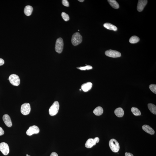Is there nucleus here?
Segmentation results:
<instances>
[{"instance_id":"nucleus-1","label":"nucleus","mask_w":156,"mask_h":156,"mask_svg":"<svg viewBox=\"0 0 156 156\" xmlns=\"http://www.w3.org/2000/svg\"><path fill=\"white\" fill-rule=\"evenodd\" d=\"M109 146L111 149L114 152H117L120 149L119 142L115 139H112L110 140Z\"/></svg>"},{"instance_id":"nucleus-2","label":"nucleus","mask_w":156,"mask_h":156,"mask_svg":"<svg viewBox=\"0 0 156 156\" xmlns=\"http://www.w3.org/2000/svg\"><path fill=\"white\" fill-rule=\"evenodd\" d=\"M82 40V36L79 33L77 32L73 34L72 37V41L73 45L77 46L81 43Z\"/></svg>"},{"instance_id":"nucleus-3","label":"nucleus","mask_w":156,"mask_h":156,"mask_svg":"<svg viewBox=\"0 0 156 156\" xmlns=\"http://www.w3.org/2000/svg\"><path fill=\"white\" fill-rule=\"evenodd\" d=\"M59 105L58 102L55 101L50 107L49 109V113L50 115L54 116L57 115L58 112Z\"/></svg>"},{"instance_id":"nucleus-4","label":"nucleus","mask_w":156,"mask_h":156,"mask_svg":"<svg viewBox=\"0 0 156 156\" xmlns=\"http://www.w3.org/2000/svg\"><path fill=\"white\" fill-rule=\"evenodd\" d=\"M64 46L63 40L62 38H59L57 39L56 41L55 49L56 51L59 54L62 52Z\"/></svg>"},{"instance_id":"nucleus-5","label":"nucleus","mask_w":156,"mask_h":156,"mask_svg":"<svg viewBox=\"0 0 156 156\" xmlns=\"http://www.w3.org/2000/svg\"><path fill=\"white\" fill-rule=\"evenodd\" d=\"M9 78L10 82L13 85L18 86L20 84V78L17 75L15 74H11L9 76Z\"/></svg>"},{"instance_id":"nucleus-6","label":"nucleus","mask_w":156,"mask_h":156,"mask_svg":"<svg viewBox=\"0 0 156 156\" xmlns=\"http://www.w3.org/2000/svg\"><path fill=\"white\" fill-rule=\"evenodd\" d=\"M99 138L98 137H96L94 139H88L85 143V147L88 148H91L95 145L96 143L99 142Z\"/></svg>"},{"instance_id":"nucleus-7","label":"nucleus","mask_w":156,"mask_h":156,"mask_svg":"<svg viewBox=\"0 0 156 156\" xmlns=\"http://www.w3.org/2000/svg\"><path fill=\"white\" fill-rule=\"evenodd\" d=\"M31 111L30 104L28 103H25L23 104L21 106V112L23 115H26L30 113Z\"/></svg>"},{"instance_id":"nucleus-8","label":"nucleus","mask_w":156,"mask_h":156,"mask_svg":"<svg viewBox=\"0 0 156 156\" xmlns=\"http://www.w3.org/2000/svg\"><path fill=\"white\" fill-rule=\"evenodd\" d=\"M105 54L108 57L114 58L120 57L121 56L120 52L112 49H109L106 51Z\"/></svg>"},{"instance_id":"nucleus-9","label":"nucleus","mask_w":156,"mask_h":156,"mask_svg":"<svg viewBox=\"0 0 156 156\" xmlns=\"http://www.w3.org/2000/svg\"><path fill=\"white\" fill-rule=\"evenodd\" d=\"M0 151L3 155H7L9 152V149L8 144L5 142L0 143Z\"/></svg>"},{"instance_id":"nucleus-10","label":"nucleus","mask_w":156,"mask_h":156,"mask_svg":"<svg viewBox=\"0 0 156 156\" xmlns=\"http://www.w3.org/2000/svg\"><path fill=\"white\" fill-rule=\"evenodd\" d=\"M39 129L37 126H31L27 131L26 133L28 136H31L34 134H37L39 132Z\"/></svg>"},{"instance_id":"nucleus-11","label":"nucleus","mask_w":156,"mask_h":156,"mask_svg":"<svg viewBox=\"0 0 156 156\" xmlns=\"http://www.w3.org/2000/svg\"><path fill=\"white\" fill-rule=\"evenodd\" d=\"M147 3V0H139L138 1L137 10L138 11L141 12L143 10L144 7Z\"/></svg>"},{"instance_id":"nucleus-12","label":"nucleus","mask_w":156,"mask_h":156,"mask_svg":"<svg viewBox=\"0 0 156 156\" xmlns=\"http://www.w3.org/2000/svg\"><path fill=\"white\" fill-rule=\"evenodd\" d=\"M3 120L7 126L10 127L12 126V123L10 117L8 115L5 114L4 115L3 117Z\"/></svg>"},{"instance_id":"nucleus-13","label":"nucleus","mask_w":156,"mask_h":156,"mask_svg":"<svg viewBox=\"0 0 156 156\" xmlns=\"http://www.w3.org/2000/svg\"><path fill=\"white\" fill-rule=\"evenodd\" d=\"M142 130L146 132L151 135H153L155 133V131L151 127L148 125H144L142 127Z\"/></svg>"},{"instance_id":"nucleus-14","label":"nucleus","mask_w":156,"mask_h":156,"mask_svg":"<svg viewBox=\"0 0 156 156\" xmlns=\"http://www.w3.org/2000/svg\"><path fill=\"white\" fill-rule=\"evenodd\" d=\"M92 84L91 82H88L82 84L81 89L84 92H86L91 89Z\"/></svg>"},{"instance_id":"nucleus-15","label":"nucleus","mask_w":156,"mask_h":156,"mask_svg":"<svg viewBox=\"0 0 156 156\" xmlns=\"http://www.w3.org/2000/svg\"><path fill=\"white\" fill-rule=\"evenodd\" d=\"M114 113L116 115L119 117H122L124 115V110L121 108H119L116 109Z\"/></svg>"},{"instance_id":"nucleus-16","label":"nucleus","mask_w":156,"mask_h":156,"mask_svg":"<svg viewBox=\"0 0 156 156\" xmlns=\"http://www.w3.org/2000/svg\"><path fill=\"white\" fill-rule=\"evenodd\" d=\"M33 8L30 6H27L24 9V13L27 16L31 15L33 11Z\"/></svg>"},{"instance_id":"nucleus-17","label":"nucleus","mask_w":156,"mask_h":156,"mask_svg":"<svg viewBox=\"0 0 156 156\" xmlns=\"http://www.w3.org/2000/svg\"><path fill=\"white\" fill-rule=\"evenodd\" d=\"M105 28L110 30H112L115 31L117 30V28L116 26L109 23H106L103 25Z\"/></svg>"},{"instance_id":"nucleus-18","label":"nucleus","mask_w":156,"mask_h":156,"mask_svg":"<svg viewBox=\"0 0 156 156\" xmlns=\"http://www.w3.org/2000/svg\"><path fill=\"white\" fill-rule=\"evenodd\" d=\"M103 111L102 108L100 107H98L94 110L93 113L96 116H100L102 114Z\"/></svg>"},{"instance_id":"nucleus-19","label":"nucleus","mask_w":156,"mask_h":156,"mask_svg":"<svg viewBox=\"0 0 156 156\" xmlns=\"http://www.w3.org/2000/svg\"><path fill=\"white\" fill-rule=\"evenodd\" d=\"M108 2L112 7L115 9H118L119 7V4L115 0H108Z\"/></svg>"},{"instance_id":"nucleus-20","label":"nucleus","mask_w":156,"mask_h":156,"mask_svg":"<svg viewBox=\"0 0 156 156\" xmlns=\"http://www.w3.org/2000/svg\"><path fill=\"white\" fill-rule=\"evenodd\" d=\"M148 107L150 111L153 114H156V107L153 104L149 103L148 105Z\"/></svg>"},{"instance_id":"nucleus-21","label":"nucleus","mask_w":156,"mask_h":156,"mask_svg":"<svg viewBox=\"0 0 156 156\" xmlns=\"http://www.w3.org/2000/svg\"><path fill=\"white\" fill-rule=\"evenodd\" d=\"M139 40L140 38L138 36H133L130 38L129 41L131 43L134 44L138 43Z\"/></svg>"},{"instance_id":"nucleus-22","label":"nucleus","mask_w":156,"mask_h":156,"mask_svg":"<svg viewBox=\"0 0 156 156\" xmlns=\"http://www.w3.org/2000/svg\"><path fill=\"white\" fill-rule=\"evenodd\" d=\"M131 111L133 114L136 116H138L141 115V113L137 108L133 107L131 109Z\"/></svg>"},{"instance_id":"nucleus-23","label":"nucleus","mask_w":156,"mask_h":156,"mask_svg":"<svg viewBox=\"0 0 156 156\" xmlns=\"http://www.w3.org/2000/svg\"><path fill=\"white\" fill-rule=\"evenodd\" d=\"M78 69H80L81 70H90L92 69V67L89 65H86V66L84 67H77Z\"/></svg>"},{"instance_id":"nucleus-24","label":"nucleus","mask_w":156,"mask_h":156,"mask_svg":"<svg viewBox=\"0 0 156 156\" xmlns=\"http://www.w3.org/2000/svg\"><path fill=\"white\" fill-rule=\"evenodd\" d=\"M61 16L63 20L65 21H68L69 20V15L65 12L62 13Z\"/></svg>"},{"instance_id":"nucleus-25","label":"nucleus","mask_w":156,"mask_h":156,"mask_svg":"<svg viewBox=\"0 0 156 156\" xmlns=\"http://www.w3.org/2000/svg\"><path fill=\"white\" fill-rule=\"evenodd\" d=\"M150 90L154 93L156 94V85L154 84H151L149 86Z\"/></svg>"},{"instance_id":"nucleus-26","label":"nucleus","mask_w":156,"mask_h":156,"mask_svg":"<svg viewBox=\"0 0 156 156\" xmlns=\"http://www.w3.org/2000/svg\"><path fill=\"white\" fill-rule=\"evenodd\" d=\"M63 5L65 7H69V2L67 0H63L62 1Z\"/></svg>"},{"instance_id":"nucleus-27","label":"nucleus","mask_w":156,"mask_h":156,"mask_svg":"<svg viewBox=\"0 0 156 156\" xmlns=\"http://www.w3.org/2000/svg\"><path fill=\"white\" fill-rule=\"evenodd\" d=\"M4 134V131L3 128L0 127V136L3 135Z\"/></svg>"},{"instance_id":"nucleus-28","label":"nucleus","mask_w":156,"mask_h":156,"mask_svg":"<svg viewBox=\"0 0 156 156\" xmlns=\"http://www.w3.org/2000/svg\"><path fill=\"white\" fill-rule=\"evenodd\" d=\"M4 63V61L3 60V59L0 58V66L3 65Z\"/></svg>"},{"instance_id":"nucleus-29","label":"nucleus","mask_w":156,"mask_h":156,"mask_svg":"<svg viewBox=\"0 0 156 156\" xmlns=\"http://www.w3.org/2000/svg\"><path fill=\"white\" fill-rule=\"evenodd\" d=\"M125 156H134V155L131 153L126 152L125 154Z\"/></svg>"},{"instance_id":"nucleus-30","label":"nucleus","mask_w":156,"mask_h":156,"mask_svg":"<svg viewBox=\"0 0 156 156\" xmlns=\"http://www.w3.org/2000/svg\"><path fill=\"white\" fill-rule=\"evenodd\" d=\"M50 156H58V154L56 153L55 152H52L51 153Z\"/></svg>"},{"instance_id":"nucleus-31","label":"nucleus","mask_w":156,"mask_h":156,"mask_svg":"<svg viewBox=\"0 0 156 156\" xmlns=\"http://www.w3.org/2000/svg\"><path fill=\"white\" fill-rule=\"evenodd\" d=\"M78 1L79 2H83L84 1V0H78Z\"/></svg>"},{"instance_id":"nucleus-32","label":"nucleus","mask_w":156,"mask_h":156,"mask_svg":"<svg viewBox=\"0 0 156 156\" xmlns=\"http://www.w3.org/2000/svg\"><path fill=\"white\" fill-rule=\"evenodd\" d=\"M26 156H30V155H26Z\"/></svg>"},{"instance_id":"nucleus-33","label":"nucleus","mask_w":156,"mask_h":156,"mask_svg":"<svg viewBox=\"0 0 156 156\" xmlns=\"http://www.w3.org/2000/svg\"><path fill=\"white\" fill-rule=\"evenodd\" d=\"M28 155V154H26V155Z\"/></svg>"},{"instance_id":"nucleus-34","label":"nucleus","mask_w":156,"mask_h":156,"mask_svg":"<svg viewBox=\"0 0 156 156\" xmlns=\"http://www.w3.org/2000/svg\"><path fill=\"white\" fill-rule=\"evenodd\" d=\"M8 80H9V78L8 79Z\"/></svg>"}]
</instances>
